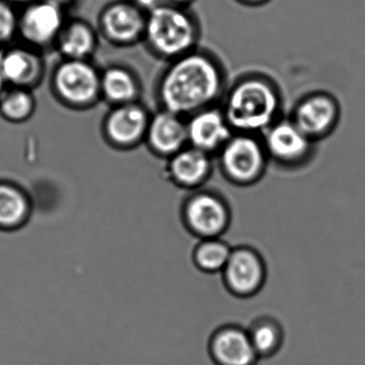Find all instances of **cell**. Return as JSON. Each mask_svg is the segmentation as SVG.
Here are the masks:
<instances>
[{
    "instance_id": "obj_1",
    "label": "cell",
    "mask_w": 365,
    "mask_h": 365,
    "mask_svg": "<svg viewBox=\"0 0 365 365\" xmlns=\"http://www.w3.org/2000/svg\"><path fill=\"white\" fill-rule=\"evenodd\" d=\"M225 76L211 55L194 50L170 61L160 78L158 99L161 110L187 118L215 106L222 97Z\"/></svg>"
},
{
    "instance_id": "obj_2",
    "label": "cell",
    "mask_w": 365,
    "mask_h": 365,
    "mask_svg": "<svg viewBox=\"0 0 365 365\" xmlns=\"http://www.w3.org/2000/svg\"><path fill=\"white\" fill-rule=\"evenodd\" d=\"M221 110L234 133L262 135L279 119L281 96L266 78L245 76L226 93Z\"/></svg>"
},
{
    "instance_id": "obj_3",
    "label": "cell",
    "mask_w": 365,
    "mask_h": 365,
    "mask_svg": "<svg viewBox=\"0 0 365 365\" xmlns=\"http://www.w3.org/2000/svg\"><path fill=\"white\" fill-rule=\"evenodd\" d=\"M144 38L155 54L172 61L196 50L200 26L187 7L164 5L147 14Z\"/></svg>"
},
{
    "instance_id": "obj_4",
    "label": "cell",
    "mask_w": 365,
    "mask_h": 365,
    "mask_svg": "<svg viewBox=\"0 0 365 365\" xmlns=\"http://www.w3.org/2000/svg\"><path fill=\"white\" fill-rule=\"evenodd\" d=\"M217 157L222 175L239 187L257 183L264 176L269 161L262 138L247 133L232 134Z\"/></svg>"
},
{
    "instance_id": "obj_5",
    "label": "cell",
    "mask_w": 365,
    "mask_h": 365,
    "mask_svg": "<svg viewBox=\"0 0 365 365\" xmlns=\"http://www.w3.org/2000/svg\"><path fill=\"white\" fill-rule=\"evenodd\" d=\"M182 221L187 232L202 239L221 238L232 221L230 206L222 196L198 191L182 206Z\"/></svg>"
},
{
    "instance_id": "obj_6",
    "label": "cell",
    "mask_w": 365,
    "mask_h": 365,
    "mask_svg": "<svg viewBox=\"0 0 365 365\" xmlns=\"http://www.w3.org/2000/svg\"><path fill=\"white\" fill-rule=\"evenodd\" d=\"M262 136L269 160L284 168H300L309 161L313 151V140L292 119H277Z\"/></svg>"
},
{
    "instance_id": "obj_7",
    "label": "cell",
    "mask_w": 365,
    "mask_h": 365,
    "mask_svg": "<svg viewBox=\"0 0 365 365\" xmlns=\"http://www.w3.org/2000/svg\"><path fill=\"white\" fill-rule=\"evenodd\" d=\"M221 274L224 285L230 294L238 298H251L264 287L266 264L253 247H232L230 259Z\"/></svg>"
},
{
    "instance_id": "obj_8",
    "label": "cell",
    "mask_w": 365,
    "mask_h": 365,
    "mask_svg": "<svg viewBox=\"0 0 365 365\" xmlns=\"http://www.w3.org/2000/svg\"><path fill=\"white\" fill-rule=\"evenodd\" d=\"M54 84L59 97L72 106L93 103L101 93V76L86 61L67 59L57 68Z\"/></svg>"
},
{
    "instance_id": "obj_9",
    "label": "cell",
    "mask_w": 365,
    "mask_h": 365,
    "mask_svg": "<svg viewBox=\"0 0 365 365\" xmlns=\"http://www.w3.org/2000/svg\"><path fill=\"white\" fill-rule=\"evenodd\" d=\"M339 118V108L336 100L327 93H316L298 102L290 119L315 143L334 130Z\"/></svg>"
},
{
    "instance_id": "obj_10",
    "label": "cell",
    "mask_w": 365,
    "mask_h": 365,
    "mask_svg": "<svg viewBox=\"0 0 365 365\" xmlns=\"http://www.w3.org/2000/svg\"><path fill=\"white\" fill-rule=\"evenodd\" d=\"M148 112L140 104L118 106L104 123V138L119 149H133L145 143L148 129Z\"/></svg>"
},
{
    "instance_id": "obj_11",
    "label": "cell",
    "mask_w": 365,
    "mask_h": 365,
    "mask_svg": "<svg viewBox=\"0 0 365 365\" xmlns=\"http://www.w3.org/2000/svg\"><path fill=\"white\" fill-rule=\"evenodd\" d=\"M185 120L187 145L204 151L211 157L217 155L234 134L225 115L221 108L215 106L198 110Z\"/></svg>"
},
{
    "instance_id": "obj_12",
    "label": "cell",
    "mask_w": 365,
    "mask_h": 365,
    "mask_svg": "<svg viewBox=\"0 0 365 365\" xmlns=\"http://www.w3.org/2000/svg\"><path fill=\"white\" fill-rule=\"evenodd\" d=\"M145 146L151 155L165 161L187 146V120L165 110L150 117Z\"/></svg>"
},
{
    "instance_id": "obj_13",
    "label": "cell",
    "mask_w": 365,
    "mask_h": 365,
    "mask_svg": "<svg viewBox=\"0 0 365 365\" xmlns=\"http://www.w3.org/2000/svg\"><path fill=\"white\" fill-rule=\"evenodd\" d=\"M164 162V180L180 189H200L212 173V157L189 145Z\"/></svg>"
},
{
    "instance_id": "obj_14",
    "label": "cell",
    "mask_w": 365,
    "mask_h": 365,
    "mask_svg": "<svg viewBox=\"0 0 365 365\" xmlns=\"http://www.w3.org/2000/svg\"><path fill=\"white\" fill-rule=\"evenodd\" d=\"M63 29V11L55 0H35L19 20V31L35 46L58 39Z\"/></svg>"
},
{
    "instance_id": "obj_15",
    "label": "cell",
    "mask_w": 365,
    "mask_h": 365,
    "mask_svg": "<svg viewBox=\"0 0 365 365\" xmlns=\"http://www.w3.org/2000/svg\"><path fill=\"white\" fill-rule=\"evenodd\" d=\"M209 354L215 365H256V354L249 333L235 324L220 327L211 335Z\"/></svg>"
},
{
    "instance_id": "obj_16",
    "label": "cell",
    "mask_w": 365,
    "mask_h": 365,
    "mask_svg": "<svg viewBox=\"0 0 365 365\" xmlns=\"http://www.w3.org/2000/svg\"><path fill=\"white\" fill-rule=\"evenodd\" d=\"M146 16L135 4H115L104 11L102 27L112 41L133 43L144 37Z\"/></svg>"
},
{
    "instance_id": "obj_17",
    "label": "cell",
    "mask_w": 365,
    "mask_h": 365,
    "mask_svg": "<svg viewBox=\"0 0 365 365\" xmlns=\"http://www.w3.org/2000/svg\"><path fill=\"white\" fill-rule=\"evenodd\" d=\"M40 59L27 50H10L4 55L0 63V73L6 83L14 87H27L33 85L41 74Z\"/></svg>"
},
{
    "instance_id": "obj_18",
    "label": "cell",
    "mask_w": 365,
    "mask_h": 365,
    "mask_svg": "<svg viewBox=\"0 0 365 365\" xmlns=\"http://www.w3.org/2000/svg\"><path fill=\"white\" fill-rule=\"evenodd\" d=\"M31 204L25 192L14 183L0 182V228L12 230L26 222Z\"/></svg>"
},
{
    "instance_id": "obj_19",
    "label": "cell",
    "mask_w": 365,
    "mask_h": 365,
    "mask_svg": "<svg viewBox=\"0 0 365 365\" xmlns=\"http://www.w3.org/2000/svg\"><path fill=\"white\" fill-rule=\"evenodd\" d=\"M57 40L61 54L72 61H86L95 51L97 42L93 29L82 22L63 27Z\"/></svg>"
},
{
    "instance_id": "obj_20",
    "label": "cell",
    "mask_w": 365,
    "mask_h": 365,
    "mask_svg": "<svg viewBox=\"0 0 365 365\" xmlns=\"http://www.w3.org/2000/svg\"><path fill=\"white\" fill-rule=\"evenodd\" d=\"M138 88L135 76L125 68H110L101 76L102 95L117 106L135 102Z\"/></svg>"
},
{
    "instance_id": "obj_21",
    "label": "cell",
    "mask_w": 365,
    "mask_h": 365,
    "mask_svg": "<svg viewBox=\"0 0 365 365\" xmlns=\"http://www.w3.org/2000/svg\"><path fill=\"white\" fill-rule=\"evenodd\" d=\"M232 251V247L221 238L202 239L194 249L193 262L207 274L222 273Z\"/></svg>"
},
{
    "instance_id": "obj_22",
    "label": "cell",
    "mask_w": 365,
    "mask_h": 365,
    "mask_svg": "<svg viewBox=\"0 0 365 365\" xmlns=\"http://www.w3.org/2000/svg\"><path fill=\"white\" fill-rule=\"evenodd\" d=\"M247 333L259 359L272 356L283 345V328L272 318L262 317L256 319L247 329Z\"/></svg>"
},
{
    "instance_id": "obj_23",
    "label": "cell",
    "mask_w": 365,
    "mask_h": 365,
    "mask_svg": "<svg viewBox=\"0 0 365 365\" xmlns=\"http://www.w3.org/2000/svg\"><path fill=\"white\" fill-rule=\"evenodd\" d=\"M35 110V99L24 87L5 89L0 97V114L12 123L26 121Z\"/></svg>"
},
{
    "instance_id": "obj_24",
    "label": "cell",
    "mask_w": 365,
    "mask_h": 365,
    "mask_svg": "<svg viewBox=\"0 0 365 365\" xmlns=\"http://www.w3.org/2000/svg\"><path fill=\"white\" fill-rule=\"evenodd\" d=\"M19 20L11 6L0 1V46L10 41L19 31Z\"/></svg>"
},
{
    "instance_id": "obj_25",
    "label": "cell",
    "mask_w": 365,
    "mask_h": 365,
    "mask_svg": "<svg viewBox=\"0 0 365 365\" xmlns=\"http://www.w3.org/2000/svg\"><path fill=\"white\" fill-rule=\"evenodd\" d=\"M134 4L147 14L161 6L168 5V0H134Z\"/></svg>"
},
{
    "instance_id": "obj_26",
    "label": "cell",
    "mask_w": 365,
    "mask_h": 365,
    "mask_svg": "<svg viewBox=\"0 0 365 365\" xmlns=\"http://www.w3.org/2000/svg\"><path fill=\"white\" fill-rule=\"evenodd\" d=\"M193 0H168V5L180 6V7H187Z\"/></svg>"
},
{
    "instance_id": "obj_27",
    "label": "cell",
    "mask_w": 365,
    "mask_h": 365,
    "mask_svg": "<svg viewBox=\"0 0 365 365\" xmlns=\"http://www.w3.org/2000/svg\"><path fill=\"white\" fill-rule=\"evenodd\" d=\"M240 3L245 4V5L258 6L266 4L268 0H239Z\"/></svg>"
},
{
    "instance_id": "obj_28",
    "label": "cell",
    "mask_w": 365,
    "mask_h": 365,
    "mask_svg": "<svg viewBox=\"0 0 365 365\" xmlns=\"http://www.w3.org/2000/svg\"><path fill=\"white\" fill-rule=\"evenodd\" d=\"M5 80H4L3 76H1V73H0V97H1V95H3L4 91H5Z\"/></svg>"
},
{
    "instance_id": "obj_29",
    "label": "cell",
    "mask_w": 365,
    "mask_h": 365,
    "mask_svg": "<svg viewBox=\"0 0 365 365\" xmlns=\"http://www.w3.org/2000/svg\"><path fill=\"white\" fill-rule=\"evenodd\" d=\"M12 1H18V3H24V1H33V0H12Z\"/></svg>"
},
{
    "instance_id": "obj_30",
    "label": "cell",
    "mask_w": 365,
    "mask_h": 365,
    "mask_svg": "<svg viewBox=\"0 0 365 365\" xmlns=\"http://www.w3.org/2000/svg\"><path fill=\"white\" fill-rule=\"evenodd\" d=\"M4 55H5V53L1 52V50H0V63H1V61H3Z\"/></svg>"
}]
</instances>
